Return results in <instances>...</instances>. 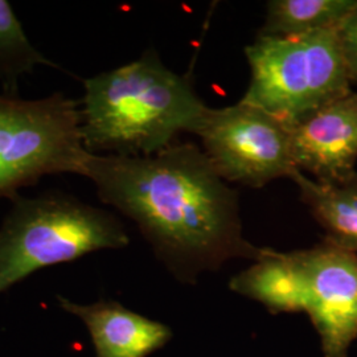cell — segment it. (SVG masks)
Instances as JSON below:
<instances>
[{
    "label": "cell",
    "mask_w": 357,
    "mask_h": 357,
    "mask_svg": "<svg viewBox=\"0 0 357 357\" xmlns=\"http://www.w3.org/2000/svg\"><path fill=\"white\" fill-rule=\"evenodd\" d=\"M98 197L128 217L180 282L216 271L227 261H258L270 248L243 233L237 191L191 143L151 156L90 153L84 175Z\"/></svg>",
    "instance_id": "1"
},
{
    "label": "cell",
    "mask_w": 357,
    "mask_h": 357,
    "mask_svg": "<svg viewBox=\"0 0 357 357\" xmlns=\"http://www.w3.org/2000/svg\"><path fill=\"white\" fill-rule=\"evenodd\" d=\"M81 132L94 155L151 156L195 134L208 106L187 77L169 70L153 51L84 79Z\"/></svg>",
    "instance_id": "2"
},
{
    "label": "cell",
    "mask_w": 357,
    "mask_h": 357,
    "mask_svg": "<svg viewBox=\"0 0 357 357\" xmlns=\"http://www.w3.org/2000/svg\"><path fill=\"white\" fill-rule=\"evenodd\" d=\"M229 286L271 314L305 312L323 357H348L357 339V253L327 241L287 253L268 249Z\"/></svg>",
    "instance_id": "3"
},
{
    "label": "cell",
    "mask_w": 357,
    "mask_h": 357,
    "mask_svg": "<svg viewBox=\"0 0 357 357\" xmlns=\"http://www.w3.org/2000/svg\"><path fill=\"white\" fill-rule=\"evenodd\" d=\"M128 243L118 218L76 197L16 196L0 225V295L38 270Z\"/></svg>",
    "instance_id": "4"
},
{
    "label": "cell",
    "mask_w": 357,
    "mask_h": 357,
    "mask_svg": "<svg viewBox=\"0 0 357 357\" xmlns=\"http://www.w3.org/2000/svg\"><path fill=\"white\" fill-rule=\"evenodd\" d=\"M245 54L252 78L241 101L291 128L352 91L339 28L301 36L259 35Z\"/></svg>",
    "instance_id": "5"
},
{
    "label": "cell",
    "mask_w": 357,
    "mask_h": 357,
    "mask_svg": "<svg viewBox=\"0 0 357 357\" xmlns=\"http://www.w3.org/2000/svg\"><path fill=\"white\" fill-rule=\"evenodd\" d=\"M89 156L78 101L61 93L40 100L0 93V199H15L48 175L82 176Z\"/></svg>",
    "instance_id": "6"
},
{
    "label": "cell",
    "mask_w": 357,
    "mask_h": 357,
    "mask_svg": "<svg viewBox=\"0 0 357 357\" xmlns=\"http://www.w3.org/2000/svg\"><path fill=\"white\" fill-rule=\"evenodd\" d=\"M293 128L266 112L240 101L208 109L196 135L203 153L225 181L261 188L280 178H293Z\"/></svg>",
    "instance_id": "7"
},
{
    "label": "cell",
    "mask_w": 357,
    "mask_h": 357,
    "mask_svg": "<svg viewBox=\"0 0 357 357\" xmlns=\"http://www.w3.org/2000/svg\"><path fill=\"white\" fill-rule=\"evenodd\" d=\"M294 163L320 183L352 176L357 162V91L327 103L291 130Z\"/></svg>",
    "instance_id": "8"
},
{
    "label": "cell",
    "mask_w": 357,
    "mask_h": 357,
    "mask_svg": "<svg viewBox=\"0 0 357 357\" xmlns=\"http://www.w3.org/2000/svg\"><path fill=\"white\" fill-rule=\"evenodd\" d=\"M57 301L63 310L85 323L96 357H147L172 337L166 324L144 318L116 302L78 305L61 295Z\"/></svg>",
    "instance_id": "9"
},
{
    "label": "cell",
    "mask_w": 357,
    "mask_h": 357,
    "mask_svg": "<svg viewBox=\"0 0 357 357\" xmlns=\"http://www.w3.org/2000/svg\"><path fill=\"white\" fill-rule=\"evenodd\" d=\"M291 180L326 231L324 241L357 253V172L337 183H320L296 171Z\"/></svg>",
    "instance_id": "10"
},
{
    "label": "cell",
    "mask_w": 357,
    "mask_h": 357,
    "mask_svg": "<svg viewBox=\"0 0 357 357\" xmlns=\"http://www.w3.org/2000/svg\"><path fill=\"white\" fill-rule=\"evenodd\" d=\"M357 8V0H271L261 35L301 36L337 29Z\"/></svg>",
    "instance_id": "11"
},
{
    "label": "cell",
    "mask_w": 357,
    "mask_h": 357,
    "mask_svg": "<svg viewBox=\"0 0 357 357\" xmlns=\"http://www.w3.org/2000/svg\"><path fill=\"white\" fill-rule=\"evenodd\" d=\"M38 65L56 66L31 44L11 4L0 0V85L4 93L15 94L20 77Z\"/></svg>",
    "instance_id": "12"
},
{
    "label": "cell",
    "mask_w": 357,
    "mask_h": 357,
    "mask_svg": "<svg viewBox=\"0 0 357 357\" xmlns=\"http://www.w3.org/2000/svg\"><path fill=\"white\" fill-rule=\"evenodd\" d=\"M339 38L352 84H357V8L339 28Z\"/></svg>",
    "instance_id": "13"
}]
</instances>
